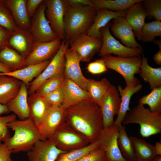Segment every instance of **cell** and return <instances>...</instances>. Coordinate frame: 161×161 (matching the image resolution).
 <instances>
[{"instance_id": "1", "label": "cell", "mask_w": 161, "mask_h": 161, "mask_svg": "<svg viewBox=\"0 0 161 161\" xmlns=\"http://www.w3.org/2000/svg\"><path fill=\"white\" fill-rule=\"evenodd\" d=\"M64 121L85 136L90 143L98 140L103 129L100 108L91 99L65 109Z\"/></svg>"}, {"instance_id": "2", "label": "cell", "mask_w": 161, "mask_h": 161, "mask_svg": "<svg viewBox=\"0 0 161 161\" xmlns=\"http://www.w3.org/2000/svg\"><path fill=\"white\" fill-rule=\"evenodd\" d=\"M67 3L64 17V29L65 40L70 45L78 36L86 32L89 29L97 10L91 6Z\"/></svg>"}, {"instance_id": "3", "label": "cell", "mask_w": 161, "mask_h": 161, "mask_svg": "<svg viewBox=\"0 0 161 161\" xmlns=\"http://www.w3.org/2000/svg\"><path fill=\"white\" fill-rule=\"evenodd\" d=\"M8 127L14 131V134L4 143L13 153L27 152L38 141L44 140L38 128L29 118L16 119L8 124Z\"/></svg>"}, {"instance_id": "4", "label": "cell", "mask_w": 161, "mask_h": 161, "mask_svg": "<svg viewBox=\"0 0 161 161\" xmlns=\"http://www.w3.org/2000/svg\"><path fill=\"white\" fill-rule=\"evenodd\" d=\"M122 123L139 124L140 134L144 137L161 133V114L152 112L139 103L126 113Z\"/></svg>"}, {"instance_id": "5", "label": "cell", "mask_w": 161, "mask_h": 161, "mask_svg": "<svg viewBox=\"0 0 161 161\" xmlns=\"http://www.w3.org/2000/svg\"><path fill=\"white\" fill-rule=\"evenodd\" d=\"M106 68L120 74L124 78L126 86H131L140 84L134 76L139 74L142 59L140 56L124 58L108 55L101 57Z\"/></svg>"}, {"instance_id": "6", "label": "cell", "mask_w": 161, "mask_h": 161, "mask_svg": "<svg viewBox=\"0 0 161 161\" xmlns=\"http://www.w3.org/2000/svg\"><path fill=\"white\" fill-rule=\"evenodd\" d=\"M50 139L58 148L66 152L82 148L90 143L85 136L64 121Z\"/></svg>"}, {"instance_id": "7", "label": "cell", "mask_w": 161, "mask_h": 161, "mask_svg": "<svg viewBox=\"0 0 161 161\" xmlns=\"http://www.w3.org/2000/svg\"><path fill=\"white\" fill-rule=\"evenodd\" d=\"M69 45V43L66 40L62 41L60 48L49 64L30 83L28 90L29 95L35 93L47 80L55 75L64 74L65 63V53Z\"/></svg>"}, {"instance_id": "8", "label": "cell", "mask_w": 161, "mask_h": 161, "mask_svg": "<svg viewBox=\"0 0 161 161\" xmlns=\"http://www.w3.org/2000/svg\"><path fill=\"white\" fill-rule=\"evenodd\" d=\"M110 22L100 30L102 44L98 55L101 57L112 54L118 57L129 58L140 56L143 51V48L127 47L115 38L110 31Z\"/></svg>"}, {"instance_id": "9", "label": "cell", "mask_w": 161, "mask_h": 161, "mask_svg": "<svg viewBox=\"0 0 161 161\" xmlns=\"http://www.w3.org/2000/svg\"><path fill=\"white\" fill-rule=\"evenodd\" d=\"M46 18L54 33L61 40L65 39L64 17L67 5L66 0H46Z\"/></svg>"}, {"instance_id": "10", "label": "cell", "mask_w": 161, "mask_h": 161, "mask_svg": "<svg viewBox=\"0 0 161 161\" xmlns=\"http://www.w3.org/2000/svg\"><path fill=\"white\" fill-rule=\"evenodd\" d=\"M44 1L38 8L31 23L30 31L34 42H49L58 38L46 18Z\"/></svg>"}, {"instance_id": "11", "label": "cell", "mask_w": 161, "mask_h": 161, "mask_svg": "<svg viewBox=\"0 0 161 161\" xmlns=\"http://www.w3.org/2000/svg\"><path fill=\"white\" fill-rule=\"evenodd\" d=\"M119 127L114 125L103 128L98 140L100 147L104 151L106 161H128L122 155L117 143Z\"/></svg>"}, {"instance_id": "12", "label": "cell", "mask_w": 161, "mask_h": 161, "mask_svg": "<svg viewBox=\"0 0 161 161\" xmlns=\"http://www.w3.org/2000/svg\"><path fill=\"white\" fill-rule=\"evenodd\" d=\"M62 41L58 38L49 42H34L26 58L27 66L37 64L52 58L60 48Z\"/></svg>"}, {"instance_id": "13", "label": "cell", "mask_w": 161, "mask_h": 161, "mask_svg": "<svg viewBox=\"0 0 161 161\" xmlns=\"http://www.w3.org/2000/svg\"><path fill=\"white\" fill-rule=\"evenodd\" d=\"M102 44L101 39L91 36L85 32L78 36L69 45L70 48L78 55L81 61L88 62L99 52Z\"/></svg>"}, {"instance_id": "14", "label": "cell", "mask_w": 161, "mask_h": 161, "mask_svg": "<svg viewBox=\"0 0 161 161\" xmlns=\"http://www.w3.org/2000/svg\"><path fill=\"white\" fill-rule=\"evenodd\" d=\"M120 103L121 99L117 89L115 86L112 84L99 106L102 117L103 128L114 125V117L119 113Z\"/></svg>"}, {"instance_id": "15", "label": "cell", "mask_w": 161, "mask_h": 161, "mask_svg": "<svg viewBox=\"0 0 161 161\" xmlns=\"http://www.w3.org/2000/svg\"><path fill=\"white\" fill-rule=\"evenodd\" d=\"M64 74L81 88L87 91L88 79L83 75L80 66V58L74 50L68 48L65 53Z\"/></svg>"}, {"instance_id": "16", "label": "cell", "mask_w": 161, "mask_h": 161, "mask_svg": "<svg viewBox=\"0 0 161 161\" xmlns=\"http://www.w3.org/2000/svg\"><path fill=\"white\" fill-rule=\"evenodd\" d=\"M66 152L58 148L50 139L38 141L27 155L29 161H55L59 155Z\"/></svg>"}, {"instance_id": "17", "label": "cell", "mask_w": 161, "mask_h": 161, "mask_svg": "<svg viewBox=\"0 0 161 161\" xmlns=\"http://www.w3.org/2000/svg\"><path fill=\"white\" fill-rule=\"evenodd\" d=\"M110 29L125 46L132 48H142L136 41L132 27L125 18L120 17L113 19Z\"/></svg>"}, {"instance_id": "18", "label": "cell", "mask_w": 161, "mask_h": 161, "mask_svg": "<svg viewBox=\"0 0 161 161\" xmlns=\"http://www.w3.org/2000/svg\"><path fill=\"white\" fill-rule=\"evenodd\" d=\"M65 109L62 105H52L44 120L38 127L44 139H50L64 121Z\"/></svg>"}, {"instance_id": "19", "label": "cell", "mask_w": 161, "mask_h": 161, "mask_svg": "<svg viewBox=\"0 0 161 161\" xmlns=\"http://www.w3.org/2000/svg\"><path fill=\"white\" fill-rule=\"evenodd\" d=\"M61 87L63 95L62 106L65 109L82 100L90 99L87 91L81 88L64 75Z\"/></svg>"}, {"instance_id": "20", "label": "cell", "mask_w": 161, "mask_h": 161, "mask_svg": "<svg viewBox=\"0 0 161 161\" xmlns=\"http://www.w3.org/2000/svg\"><path fill=\"white\" fill-rule=\"evenodd\" d=\"M29 118L38 128L52 106L35 92L28 97Z\"/></svg>"}, {"instance_id": "21", "label": "cell", "mask_w": 161, "mask_h": 161, "mask_svg": "<svg viewBox=\"0 0 161 161\" xmlns=\"http://www.w3.org/2000/svg\"><path fill=\"white\" fill-rule=\"evenodd\" d=\"M127 10L117 12L112 11L106 8L97 10L92 23L86 33L91 36L101 39L100 29L112 19L120 17L125 18Z\"/></svg>"}, {"instance_id": "22", "label": "cell", "mask_w": 161, "mask_h": 161, "mask_svg": "<svg viewBox=\"0 0 161 161\" xmlns=\"http://www.w3.org/2000/svg\"><path fill=\"white\" fill-rule=\"evenodd\" d=\"M5 6L11 13L17 26L20 29L29 30L31 22L26 9V0H4Z\"/></svg>"}, {"instance_id": "23", "label": "cell", "mask_w": 161, "mask_h": 161, "mask_svg": "<svg viewBox=\"0 0 161 161\" xmlns=\"http://www.w3.org/2000/svg\"><path fill=\"white\" fill-rule=\"evenodd\" d=\"M34 42L29 31L20 29L10 33L7 46H10L19 53L25 56L30 52Z\"/></svg>"}, {"instance_id": "24", "label": "cell", "mask_w": 161, "mask_h": 161, "mask_svg": "<svg viewBox=\"0 0 161 161\" xmlns=\"http://www.w3.org/2000/svg\"><path fill=\"white\" fill-rule=\"evenodd\" d=\"M137 2L127 10L125 18L131 26L135 37L141 40L142 31L148 16L142 1Z\"/></svg>"}, {"instance_id": "25", "label": "cell", "mask_w": 161, "mask_h": 161, "mask_svg": "<svg viewBox=\"0 0 161 161\" xmlns=\"http://www.w3.org/2000/svg\"><path fill=\"white\" fill-rule=\"evenodd\" d=\"M50 60L40 63L27 66L23 68L5 73H0V75L14 78L24 83L28 87L32 80L38 77L49 64Z\"/></svg>"}, {"instance_id": "26", "label": "cell", "mask_w": 161, "mask_h": 161, "mask_svg": "<svg viewBox=\"0 0 161 161\" xmlns=\"http://www.w3.org/2000/svg\"><path fill=\"white\" fill-rule=\"evenodd\" d=\"M27 88L26 85L22 82L18 94L6 104L10 112H13L20 120H24L29 118Z\"/></svg>"}, {"instance_id": "27", "label": "cell", "mask_w": 161, "mask_h": 161, "mask_svg": "<svg viewBox=\"0 0 161 161\" xmlns=\"http://www.w3.org/2000/svg\"><path fill=\"white\" fill-rule=\"evenodd\" d=\"M22 82L12 77L0 75V103L6 105L18 93Z\"/></svg>"}, {"instance_id": "28", "label": "cell", "mask_w": 161, "mask_h": 161, "mask_svg": "<svg viewBox=\"0 0 161 161\" xmlns=\"http://www.w3.org/2000/svg\"><path fill=\"white\" fill-rule=\"evenodd\" d=\"M143 86L141 84L135 86L126 87L123 89L120 85L117 87L119 95L121 97V103L119 113L114 122V125L119 126L122 125L123 120L128 111L130 109L129 104L132 96L140 90Z\"/></svg>"}, {"instance_id": "29", "label": "cell", "mask_w": 161, "mask_h": 161, "mask_svg": "<svg viewBox=\"0 0 161 161\" xmlns=\"http://www.w3.org/2000/svg\"><path fill=\"white\" fill-rule=\"evenodd\" d=\"M25 56L7 46L0 50V61L12 71L27 66Z\"/></svg>"}, {"instance_id": "30", "label": "cell", "mask_w": 161, "mask_h": 161, "mask_svg": "<svg viewBox=\"0 0 161 161\" xmlns=\"http://www.w3.org/2000/svg\"><path fill=\"white\" fill-rule=\"evenodd\" d=\"M111 85L106 78L100 80L88 79L87 91L89 93L90 99L100 106L103 98Z\"/></svg>"}, {"instance_id": "31", "label": "cell", "mask_w": 161, "mask_h": 161, "mask_svg": "<svg viewBox=\"0 0 161 161\" xmlns=\"http://www.w3.org/2000/svg\"><path fill=\"white\" fill-rule=\"evenodd\" d=\"M142 56L139 74L145 82L149 83L151 89L161 87V67H151L148 58L143 53Z\"/></svg>"}, {"instance_id": "32", "label": "cell", "mask_w": 161, "mask_h": 161, "mask_svg": "<svg viewBox=\"0 0 161 161\" xmlns=\"http://www.w3.org/2000/svg\"><path fill=\"white\" fill-rule=\"evenodd\" d=\"M137 158V161H151L156 155L154 146L145 140L131 136L129 137Z\"/></svg>"}, {"instance_id": "33", "label": "cell", "mask_w": 161, "mask_h": 161, "mask_svg": "<svg viewBox=\"0 0 161 161\" xmlns=\"http://www.w3.org/2000/svg\"><path fill=\"white\" fill-rule=\"evenodd\" d=\"M142 0H91L97 10L106 8L114 12L128 10L136 3Z\"/></svg>"}, {"instance_id": "34", "label": "cell", "mask_w": 161, "mask_h": 161, "mask_svg": "<svg viewBox=\"0 0 161 161\" xmlns=\"http://www.w3.org/2000/svg\"><path fill=\"white\" fill-rule=\"evenodd\" d=\"M117 143L123 157L128 161H137L132 145L126 130L122 125L119 126Z\"/></svg>"}, {"instance_id": "35", "label": "cell", "mask_w": 161, "mask_h": 161, "mask_svg": "<svg viewBox=\"0 0 161 161\" xmlns=\"http://www.w3.org/2000/svg\"><path fill=\"white\" fill-rule=\"evenodd\" d=\"M99 140L81 148L60 154L55 161H77L92 151L100 147Z\"/></svg>"}, {"instance_id": "36", "label": "cell", "mask_w": 161, "mask_h": 161, "mask_svg": "<svg viewBox=\"0 0 161 161\" xmlns=\"http://www.w3.org/2000/svg\"><path fill=\"white\" fill-rule=\"evenodd\" d=\"M139 103L147 105L151 112L161 114V87L152 89L140 99Z\"/></svg>"}, {"instance_id": "37", "label": "cell", "mask_w": 161, "mask_h": 161, "mask_svg": "<svg viewBox=\"0 0 161 161\" xmlns=\"http://www.w3.org/2000/svg\"><path fill=\"white\" fill-rule=\"evenodd\" d=\"M157 36L161 37V21L155 20L145 23L142 31V41H152Z\"/></svg>"}, {"instance_id": "38", "label": "cell", "mask_w": 161, "mask_h": 161, "mask_svg": "<svg viewBox=\"0 0 161 161\" xmlns=\"http://www.w3.org/2000/svg\"><path fill=\"white\" fill-rule=\"evenodd\" d=\"M64 74L54 76L46 81L36 90L35 92L43 96L56 90L61 86Z\"/></svg>"}, {"instance_id": "39", "label": "cell", "mask_w": 161, "mask_h": 161, "mask_svg": "<svg viewBox=\"0 0 161 161\" xmlns=\"http://www.w3.org/2000/svg\"><path fill=\"white\" fill-rule=\"evenodd\" d=\"M0 26L10 33L19 30L9 10L5 6L3 0H0Z\"/></svg>"}, {"instance_id": "40", "label": "cell", "mask_w": 161, "mask_h": 161, "mask_svg": "<svg viewBox=\"0 0 161 161\" xmlns=\"http://www.w3.org/2000/svg\"><path fill=\"white\" fill-rule=\"evenodd\" d=\"M142 3L148 16L161 21V0H143Z\"/></svg>"}, {"instance_id": "41", "label": "cell", "mask_w": 161, "mask_h": 161, "mask_svg": "<svg viewBox=\"0 0 161 161\" xmlns=\"http://www.w3.org/2000/svg\"><path fill=\"white\" fill-rule=\"evenodd\" d=\"M16 116L14 114L7 116H0V144L4 143L10 137L8 124L16 119Z\"/></svg>"}, {"instance_id": "42", "label": "cell", "mask_w": 161, "mask_h": 161, "mask_svg": "<svg viewBox=\"0 0 161 161\" xmlns=\"http://www.w3.org/2000/svg\"><path fill=\"white\" fill-rule=\"evenodd\" d=\"M41 96L52 105H62L63 95L61 86L48 94Z\"/></svg>"}, {"instance_id": "43", "label": "cell", "mask_w": 161, "mask_h": 161, "mask_svg": "<svg viewBox=\"0 0 161 161\" xmlns=\"http://www.w3.org/2000/svg\"><path fill=\"white\" fill-rule=\"evenodd\" d=\"M77 161H106L104 151L99 147L90 151Z\"/></svg>"}, {"instance_id": "44", "label": "cell", "mask_w": 161, "mask_h": 161, "mask_svg": "<svg viewBox=\"0 0 161 161\" xmlns=\"http://www.w3.org/2000/svg\"><path fill=\"white\" fill-rule=\"evenodd\" d=\"M86 69L88 72L93 75L102 74L107 71L105 63L101 58L90 63L88 64Z\"/></svg>"}, {"instance_id": "45", "label": "cell", "mask_w": 161, "mask_h": 161, "mask_svg": "<svg viewBox=\"0 0 161 161\" xmlns=\"http://www.w3.org/2000/svg\"><path fill=\"white\" fill-rule=\"evenodd\" d=\"M44 0H27L26 4V9L27 14L30 18L33 16L36 10Z\"/></svg>"}, {"instance_id": "46", "label": "cell", "mask_w": 161, "mask_h": 161, "mask_svg": "<svg viewBox=\"0 0 161 161\" xmlns=\"http://www.w3.org/2000/svg\"><path fill=\"white\" fill-rule=\"evenodd\" d=\"M12 153L4 143L0 144V161H14L11 157Z\"/></svg>"}, {"instance_id": "47", "label": "cell", "mask_w": 161, "mask_h": 161, "mask_svg": "<svg viewBox=\"0 0 161 161\" xmlns=\"http://www.w3.org/2000/svg\"><path fill=\"white\" fill-rule=\"evenodd\" d=\"M10 33L0 26V50L7 46Z\"/></svg>"}, {"instance_id": "48", "label": "cell", "mask_w": 161, "mask_h": 161, "mask_svg": "<svg viewBox=\"0 0 161 161\" xmlns=\"http://www.w3.org/2000/svg\"><path fill=\"white\" fill-rule=\"evenodd\" d=\"M68 4L71 5H82L93 7L91 0H66Z\"/></svg>"}, {"instance_id": "49", "label": "cell", "mask_w": 161, "mask_h": 161, "mask_svg": "<svg viewBox=\"0 0 161 161\" xmlns=\"http://www.w3.org/2000/svg\"><path fill=\"white\" fill-rule=\"evenodd\" d=\"M159 48V50L154 55L153 58L157 64L160 65H161V47H160Z\"/></svg>"}, {"instance_id": "50", "label": "cell", "mask_w": 161, "mask_h": 161, "mask_svg": "<svg viewBox=\"0 0 161 161\" xmlns=\"http://www.w3.org/2000/svg\"><path fill=\"white\" fill-rule=\"evenodd\" d=\"M10 112L6 105L0 103V116L3 114H7Z\"/></svg>"}, {"instance_id": "51", "label": "cell", "mask_w": 161, "mask_h": 161, "mask_svg": "<svg viewBox=\"0 0 161 161\" xmlns=\"http://www.w3.org/2000/svg\"><path fill=\"white\" fill-rule=\"evenodd\" d=\"M12 71L11 69L5 66L0 61V73H5Z\"/></svg>"}, {"instance_id": "52", "label": "cell", "mask_w": 161, "mask_h": 161, "mask_svg": "<svg viewBox=\"0 0 161 161\" xmlns=\"http://www.w3.org/2000/svg\"><path fill=\"white\" fill-rule=\"evenodd\" d=\"M154 148L156 155H161V142H156Z\"/></svg>"}, {"instance_id": "53", "label": "cell", "mask_w": 161, "mask_h": 161, "mask_svg": "<svg viewBox=\"0 0 161 161\" xmlns=\"http://www.w3.org/2000/svg\"><path fill=\"white\" fill-rule=\"evenodd\" d=\"M151 161H161V155H156Z\"/></svg>"}]
</instances>
